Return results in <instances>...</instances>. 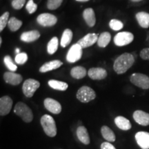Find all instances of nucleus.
I'll use <instances>...</instances> for the list:
<instances>
[{"mask_svg":"<svg viewBox=\"0 0 149 149\" xmlns=\"http://www.w3.org/2000/svg\"><path fill=\"white\" fill-rule=\"evenodd\" d=\"M135 63V57L130 53H125L115 59L113 68L117 74H124L131 68Z\"/></svg>","mask_w":149,"mask_h":149,"instance_id":"obj_1","label":"nucleus"},{"mask_svg":"<svg viewBox=\"0 0 149 149\" xmlns=\"http://www.w3.org/2000/svg\"><path fill=\"white\" fill-rule=\"evenodd\" d=\"M41 125L46 135L53 137L57 135V126L53 117L49 115H43L41 118Z\"/></svg>","mask_w":149,"mask_h":149,"instance_id":"obj_2","label":"nucleus"},{"mask_svg":"<svg viewBox=\"0 0 149 149\" xmlns=\"http://www.w3.org/2000/svg\"><path fill=\"white\" fill-rule=\"evenodd\" d=\"M14 113L17 116L21 117L24 122L26 123L32 122L33 120V113L31 109L26 104L22 102L16 104L14 109Z\"/></svg>","mask_w":149,"mask_h":149,"instance_id":"obj_3","label":"nucleus"},{"mask_svg":"<svg viewBox=\"0 0 149 149\" xmlns=\"http://www.w3.org/2000/svg\"><path fill=\"white\" fill-rule=\"evenodd\" d=\"M76 97L82 103H88L96 97V93L91 87L84 86L77 91Z\"/></svg>","mask_w":149,"mask_h":149,"instance_id":"obj_4","label":"nucleus"},{"mask_svg":"<svg viewBox=\"0 0 149 149\" xmlns=\"http://www.w3.org/2000/svg\"><path fill=\"white\" fill-rule=\"evenodd\" d=\"M40 81L34 79H28L24 81L22 86V91L24 95L27 97H32L36 91L40 88Z\"/></svg>","mask_w":149,"mask_h":149,"instance_id":"obj_5","label":"nucleus"},{"mask_svg":"<svg viewBox=\"0 0 149 149\" xmlns=\"http://www.w3.org/2000/svg\"><path fill=\"white\" fill-rule=\"evenodd\" d=\"M133 84L142 89L149 88V77L142 73H133L130 77Z\"/></svg>","mask_w":149,"mask_h":149,"instance_id":"obj_6","label":"nucleus"},{"mask_svg":"<svg viewBox=\"0 0 149 149\" xmlns=\"http://www.w3.org/2000/svg\"><path fill=\"white\" fill-rule=\"evenodd\" d=\"M81 56H82V48L77 43L72 45L68 51L66 60L70 63H74L79 61L81 58Z\"/></svg>","mask_w":149,"mask_h":149,"instance_id":"obj_7","label":"nucleus"},{"mask_svg":"<svg viewBox=\"0 0 149 149\" xmlns=\"http://www.w3.org/2000/svg\"><path fill=\"white\" fill-rule=\"evenodd\" d=\"M134 40V35L130 32L118 33L114 37V43L117 46H124L129 44Z\"/></svg>","mask_w":149,"mask_h":149,"instance_id":"obj_8","label":"nucleus"},{"mask_svg":"<svg viewBox=\"0 0 149 149\" xmlns=\"http://www.w3.org/2000/svg\"><path fill=\"white\" fill-rule=\"evenodd\" d=\"M37 22L44 27H51L55 25L57 22V17L50 13H42L38 15Z\"/></svg>","mask_w":149,"mask_h":149,"instance_id":"obj_9","label":"nucleus"},{"mask_svg":"<svg viewBox=\"0 0 149 149\" xmlns=\"http://www.w3.org/2000/svg\"><path fill=\"white\" fill-rule=\"evenodd\" d=\"M44 107L47 111L53 114H59L61 111V106L59 102L52 98H46L44 102Z\"/></svg>","mask_w":149,"mask_h":149,"instance_id":"obj_10","label":"nucleus"},{"mask_svg":"<svg viewBox=\"0 0 149 149\" xmlns=\"http://www.w3.org/2000/svg\"><path fill=\"white\" fill-rule=\"evenodd\" d=\"M13 107V100L9 96H3L0 99V115L1 116L8 115Z\"/></svg>","mask_w":149,"mask_h":149,"instance_id":"obj_11","label":"nucleus"},{"mask_svg":"<svg viewBox=\"0 0 149 149\" xmlns=\"http://www.w3.org/2000/svg\"><path fill=\"white\" fill-rule=\"evenodd\" d=\"M98 40V35L95 33H88L81 40L77 42V44H79L82 48L90 47L94 45Z\"/></svg>","mask_w":149,"mask_h":149,"instance_id":"obj_12","label":"nucleus"},{"mask_svg":"<svg viewBox=\"0 0 149 149\" xmlns=\"http://www.w3.org/2000/svg\"><path fill=\"white\" fill-rule=\"evenodd\" d=\"M135 140L141 149H149V133L139 131L135 134Z\"/></svg>","mask_w":149,"mask_h":149,"instance_id":"obj_13","label":"nucleus"},{"mask_svg":"<svg viewBox=\"0 0 149 149\" xmlns=\"http://www.w3.org/2000/svg\"><path fill=\"white\" fill-rule=\"evenodd\" d=\"M3 79H4L6 83L13 86H17L22 82L23 77L20 74L10 71L5 72L3 74Z\"/></svg>","mask_w":149,"mask_h":149,"instance_id":"obj_14","label":"nucleus"},{"mask_svg":"<svg viewBox=\"0 0 149 149\" xmlns=\"http://www.w3.org/2000/svg\"><path fill=\"white\" fill-rule=\"evenodd\" d=\"M133 119L139 125L144 126L149 125V113L141 110L134 112Z\"/></svg>","mask_w":149,"mask_h":149,"instance_id":"obj_15","label":"nucleus"},{"mask_svg":"<svg viewBox=\"0 0 149 149\" xmlns=\"http://www.w3.org/2000/svg\"><path fill=\"white\" fill-rule=\"evenodd\" d=\"M88 75L92 79L102 80L107 77V71L102 68H91L88 71Z\"/></svg>","mask_w":149,"mask_h":149,"instance_id":"obj_16","label":"nucleus"},{"mask_svg":"<svg viewBox=\"0 0 149 149\" xmlns=\"http://www.w3.org/2000/svg\"><path fill=\"white\" fill-rule=\"evenodd\" d=\"M63 65V62L60 60H52L48 61V62L45 63L43 64L40 68V72H46L51 71V70H56L57 68H60V67Z\"/></svg>","mask_w":149,"mask_h":149,"instance_id":"obj_17","label":"nucleus"},{"mask_svg":"<svg viewBox=\"0 0 149 149\" xmlns=\"http://www.w3.org/2000/svg\"><path fill=\"white\" fill-rule=\"evenodd\" d=\"M40 37V33L38 31L34 30V31L24 32L20 36V40L24 42L31 43L37 40Z\"/></svg>","mask_w":149,"mask_h":149,"instance_id":"obj_18","label":"nucleus"},{"mask_svg":"<svg viewBox=\"0 0 149 149\" xmlns=\"http://www.w3.org/2000/svg\"><path fill=\"white\" fill-rule=\"evenodd\" d=\"M83 17L86 23L89 27H93L95 25L96 17L94 10L93 8H88L85 9L83 12Z\"/></svg>","mask_w":149,"mask_h":149,"instance_id":"obj_19","label":"nucleus"},{"mask_svg":"<svg viewBox=\"0 0 149 149\" xmlns=\"http://www.w3.org/2000/svg\"><path fill=\"white\" fill-rule=\"evenodd\" d=\"M76 133H77V138L79 139V140L81 141V143H83L84 144L86 145H88L90 144V137H89L88 130H87L86 127L82 126H79V127L77 128Z\"/></svg>","mask_w":149,"mask_h":149,"instance_id":"obj_20","label":"nucleus"},{"mask_svg":"<svg viewBox=\"0 0 149 149\" xmlns=\"http://www.w3.org/2000/svg\"><path fill=\"white\" fill-rule=\"evenodd\" d=\"M115 124L120 129L123 130H128L131 128L130 122L126 117L117 116L115 118Z\"/></svg>","mask_w":149,"mask_h":149,"instance_id":"obj_21","label":"nucleus"},{"mask_svg":"<svg viewBox=\"0 0 149 149\" xmlns=\"http://www.w3.org/2000/svg\"><path fill=\"white\" fill-rule=\"evenodd\" d=\"M139 25L141 28L148 29L149 27V13L146 12H139L135 15Z\"/></svg>","mask_w":149,"mask_h":149,"instance_id":"obj_22","label":"nucleus"},{"mask_svg":"<svg viewBox=\"0 0 149 149\" xmlns=\"http://www.w3.org/2000/svg\"><path fill=\"white\" fill-rule=\"evenodd\" d=\"M87 71L86 68L83 66H75L72 68L71 70H70V75L74 79H82L86 75Z\"/></svg>","mask_w":149,"mask_h":149,"instance_id":"obj_23","label":"nucleus"},{"mask_svg":"<svg viewBox=\"0 0 149 149\" xmlns=\"http://www.w3.org/2000/svg\"><path fill=\"white\" fill-rule=\"evenodd\" d=\"M48 84L51 88L57 91H64L67 90V88H68V85L67 83L64 82V81H58V80L55 79L49 80L48 82Z\"/></svg>","mask_w":149,"mask_h":149,"instance_id":"obj_24","label":"nucleus"},{"mask_svg":"<svg viewBox=\"0 0 149 149\" xmlns=\"http://www.w3.org/2000/svg\"><path fill=\"white\" fill-rule=\"evenodd\" d=\"M72 39V32L71 30L68 29L64 30V31L63 32L62 36H61V42H60L61 47L66 48V46L69 45L70 43L71 42Z\"/></svg>","mask_w":149,"mask_h":149,"instance_id":"obj_25","label":"nucleus"},{"mask_svg":"<svg viewBox=\"0 0 149 149\" xmlns=\"http://www.w3.org/2000/svg\"><path fill=\"white\" fill-rule=\"evenodd\" d=\"M101 133L103 137L109 142H114L115 141V135L109 127L103 126L101 128Z\"/></svg>","mask_w":149,"mask_h":149,"instance_id":"obj_26","label":"nucleus"},{"mask_svg":"<svg viewBox=\"0 0 149 149\" xmlns=\"http://www.w3.org/2000/svg\"><path fill=\"white\" fill-rule=\"evenodd\" d=\"M111 35L109 32H104L100 34V37H98L97 45L99 47L105 48L109 45L111 42Z\"/></svg>","mask_w":149,"mask_h":149,"instance_id":"obj_27","label":"nucleus"},{"mask_svg":"<svg viewBox=\"0 0 149 149\" xmlns=\"http://www.w3.org/2000/svg\"><path fill=\"white\" fill-rule=\"evenodd\" d=\"M59 42L58 38L57 37H53L49 42L48 43L47 45V52L49 55H53L58 49Z\"/></svg>","mask_w":149,"mask_h":149,"instance_id":"obj_28","label":"nucleus"},{"mask_svg":"<svg viewBox=\"0 0 149 149\" xmlns=\"http://www.w3.org/2000/svg\"><path fill=\"white\" fill-rule=\"evenodd\" d=\"M22 26V22L21 20H19L17 19L12 17L9 19V21L8 23V26L9 29L12 32H15L18 31L19 29L21 28Z\"/></svg>","mask_w":149,"mask_h":149,"instance_id":"obj_29","label":"nucleus"},{"mask_svg":"<svg viewBox=\"0 0 149 149\" xmlns=\"http://www.w3.org/2000/svg\"><path fill=\"white\" fill-rule=\"evenodd\" d=\"M3 62H4V64L7 67V68L10 70V71L15 72L17 69V66H16L15 64H14L12 58L9 55L5 56L4 58H3Z\"/></svg>","mask_w":149,"mask_h":149,"instance_id":"obj_30","label":"nucleus"},{"mask_svg":"<svg viewBox=\"0 0 149 149\" xmlns=\"http://www.w3.org/2000/svg\"><path fill=\"white\" fill-rule=\"evenodd\" d=\"M109 26L112 30H113V31H118L123 29V27H124V24H123L121 21H120V20L113 19H111V21H110Z\"/></svg>","mask_w":149,"mask_h":149,"instance_id":"obj_31","label":"nucleus"},{"mask_svg":"<svg viewBox=\"0 0 149 149\" xmlns=\"http://www.w3.org/2000/svg\"><path fill=\"white\" fill-rule=\"evenodd\" d=\"M8 17H9V12H5L0 17V31H3L5 29L6 25L8 23Z\"/></svg>","mask_w":149,"mask_h":149,"instance_id":"obj_32","label":"nucleus"},{"mask_svg":"<svg viewBox=\"0 0 149 149\" xmlns=\"http://www.w3.org/2000/svg\"><path fill=\"white\" fill-rule=\"evenodd\" d=\"M63 0H48L47 8L49 10H56L60 6Z\"/></svg>","mask_w":149,"mask_h":149,"instance_id":"obj_33","label":"nucleus"},{"mask_svg":"<svg viewBox=\"0 0 149 149\" xmlns=\"http://www.w3.org/2000/svg\"><path fill=\"white\" fill-rule=\"evenodd\" d=\"M28 60V55L26 53H20L17 54L15 58V61L17 64L23 65Z\"/></svg>","mask_w":149,"mask_h":149,"instance_id":"obj_34","label":"nucleus"},{"mask_svg":"<svg viewBox=\"0 0 149 149\" xmlns=\"http://www.w3.org/2000/svg\"><path fill=\"white\" fill-rule=\"evenodd\" d=\"M26 8L29 14H33L37 10V5L34 3L33 0H29L26 5Z\"/></svg>","mask_w":149,"mask_h":149,"instance_id":"obj_35","label":"nucleus"},{"mask_svg":"<svg viewBox=\"0 0 149 149\" xmlns=\"http://www.w3.org/2000/svg\"><path fill=\"white\" fill-rule=\"evenodd\" d=\"M26 0H13L12 6L15 10H20L25 4Z\"/></svg>","mask_w":149,"mask_h":149,"instance_id":"obj_36","label":"nucleus"},{"mask_svg":"<svg viewBox=\"0 0 149 149\" xmlns=\"http://www.w3.org/2000/svg\"><path fill=\"white\" fill-rule=\"evenodd\" d=\"M139 55L144 60H149V48H145L141 50Z\"/></svg>","mask_w":149,"mask_h":149,"instance_id":"obj_37","label":"nucleus"},{"mask_svg":"<svg viewBox=\"0 0 149 149\" xmlns=\"http://www.w3.org/2000/svg\"><path fill=\"white\" fill-rule=\"evenodd\" d=\"M101 149H116V148L109 141H105L101 144Z\"/></svg>","mask_w":149,"mask_h":149,"instance_id":"obj_38","label":"nucleus"},{"mask_svg":"<svg viewBox=\"0 0 149 149\" xmlns=\"http://www.w3.org/2000/svg\"><path fill=\"white\" fill-rule=\"evenodd\" d=\"M77 1H80V2H86V1H88L89 0H76Z\"/></svg>","mask_w":149,"mask_h":149,"instance_id":"obj_39","label":"nucleus"},{"mask_svg":"<svg viewBox=\"0 0 149 149\" xmlns=\"http://www.w3.org/2000/svg\"><path fill=\"white\" fill-rule=\"evenodd\" d=\"M15 53H16L17 54L20 53V49H19V48H16V50H15Z\"/></svg>","mask_w":149,"mask_h":149,"instance_id":"obj_40","label":"nucleus"},{"mask_svg":"<svg viewBox=\"0 0 149 149\" xmlns=\"http://www.w3.org/2000/svg\"><path fill=\"white\" fill-rule=\"evenodd\" d=\"M131 1H133V2H139V1H143V0H130Z\"/></svg>","mask_w":149,"mask_h":149,"instance_id":"obj_41","label":"nucleus"},{"mask_svg":"<svg viewBox=\"0 0 149 149\" xmlns=\"http://www.w3.org/2000/svg\"><path fill=\"white\" fill-rule=\"evenodd\" d=\"M1 44H2V38L0 37V45H1Z\"/></svg>","mask_w":149,"mask_h":149,"instance_id":"obj_42","label":"nucleus"}]
</instances>
